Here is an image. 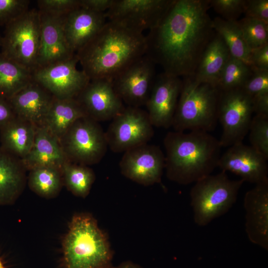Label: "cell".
I'll list each match as a JSON object with an SVG mask.
<instances>
[{"instance_id": "obj_1", "label": "cell", "mask_w": 268, "mask_h": 268, "mask_svg": "<svg viewBox=\"0 0 268 268\" xmlns=\"http://www.w3.org/2000/svg\"><path fill=\"white\" fill-rule=\"evenodd\" d=\"M210 8L209 0H174L145 36V55L168 74L193 76L215 34L208 13Z\"/></svg>"}, {"instance_id": "obj_2", "label": "cell", "mask_w": 268, "mask_h": 268, "mask_svg": "<svg viewBox=\"0 0 268 268\" xmlns=\"http://www.w3.org/2000/svg\"><path fill=\"white\" fill-rule=\"evenodd\" d=\"M145 36L108 21L99 32L75 54L90 80H112L145 54Z\"/></svg>"}, {"instance_id": "obj_3", "label": "cell", "mask_w": 268, "mask_h": 268, "mask_svg": "<svg viewBox=\"0 0 268 268\" xmlns=\"http://www.w3.org/2000/svg\"><path fill=\"white\" fill-rule=\"evenodd\" d=\"M163 143L166 174L173 182L183 185L195 183L218 166L222 147L208 132H169Z\"/></svg>"}, {"instance_id": "obj_4", "label": "cell", "mask_w": 268, "mask_h": 268, "mask_svg": "<svg viewBox=\"0 0 268 268\" xmlns=\"http://www.w3.org/2000/svg\"><path fill=\"white\" fill-rule=\"evenodd\" d=\"M64 268H110L113 252L106 232L86 212L74 214L63 241Z\"/></svg>"}, {"instance_id": "obj_5", "label": "cell", "mask_w": 268, "mask_h": 268, "mask_svg": "<svg viewBox=\"0 0 268 268\" xmlns=\"http://www.w3.org/2000/svg\"><path fill=\"white\" fill-rule=\"evenodd\" d=\"M219 91L215 86L184 77L172 127L175 131L209 132L218 122Z\"/></svg>"}, {"instance_id": "obj_6", "label": "cell", "mask_w": 268, "mask_h": 268, "mask_svg": "<svg viewBox=\"0 0 268 268\" xmlns=\"http://www.w3.org/2000/svg\"><path fill=\"white\" fill-rule=\"evenodd\" d=\"M244 182L241 179L230 180L223 171L195 182L190 194L195 223L204 226L227 212Z\"/></svg>"}, {"instance_id": "obj_7", "label": "cell", "mask_w": 268, "mask_h": 268, "mask_svg": "<svg viewBox=\"0 0 268 268\" xmlns=\"http://www.w3.org/2000/svg\"><path fill=\"white\" fill-rule=\"evenodd\" d=\"M5 27L1 53L33 72L37 67L40 45L39 10L29 9Z\"/></svg>"}, {"instance_id": "obj_8", "label": "cell", "mask_w": 268, "mask_h": 268, "mask_svg": "<svg viewBox=\"0 0 268 268\" xmlns=\"http://www.w3.org/2000/svg\"><path fill=\"white\" fill-rule=\"evenodd\" d=\"M60 141L67 161L88 166L99 162L108 147L99 122L88 117L76 120Z\"/></svg>"}, {"instance_id": "obj_9", "label": "cell", "mask_w": 268, "mask_h": 268, "mask_svg": "<svg viewBox=\"0 0 268 268\" xmlns=\"http://www.w3.org/2000/svg\"><path fill=\"white\" fill-rule=\"evenodd\" d=\"M253 113L252 97L242 88L219 92L217 116L222 129L219 140L221 147L243 141Z\"/></svg>"}, {"instance_id": "obj_10", "label": "cell", "mask_w": 268, "mask_h": 268, "mask_svg": "<svg viewBox=\"0 0 268 268\" xmlns=\"http://www.w3.org/2000/svg\"><path fill=\"white\" fill-rule=\"evenodd\" d=\"M153 134L147 112L132 106L125 107L114 117L105 132L108 146L116 153L147 143Z\"/></svg>"}, {"instance_id": "obj_11", "label": "cell", "mask_w": 268, "mask_h": 268, "mask_svg": "<svg viewBox=\"0 0 268 268\" xmlns=\"http://www.w3.org/2000/svg\"><path fill=\"white\" fill-rule=\"evenodd\" d=\"M76 54L72 58L36 68L33 79L59 99L75 98L90 81L82 70L77 68Z\"/></svg>"}, {"instance_id": "obj_12", "label": "cell", "mask_w": 268, "mask_h": 268, "mask_svg": "<svg viewBox=\"0 0 268 268\" xmlns=\"http://www.w3.org/2000/svg\"><path fill=\"white\" fill-rule=\"evenodd\" d=\"M174 0H114L105 13L108 21L143 33L161 19Z\"/></svg>"}, {"instance_id": "obj_13", "label": "cell", "mask_w": 268, "mask_h": 268, "mask_svg": "<svg viewBox=\"0 0 268 268\" xmlns=\"http://www.w3.org/2000/svg\"><path fill=\"white\" fill-rule=\"evenodd\" d=\"M165 155L158 146L143 144L124 152L119 166L123 175L145 186L161 183Z\"/></svg>"}, {"instance_id": "obj_14", "label": "cell", "mask_w": 268, "mask_h": 268, "mask_svg": "<svg viewBox=\"0 0 268 268\" xmlns=\"http://www.w3.org/2000/svg\"><path fill=\"white\" fill-rule=\"evenodd\" d=\"M155 65L144 55L112 80L115 92L128 106L145 105L156 76Z\"/></svg>"}, {"instance_id": "obj_15", "label": "cell", "mask_w": 268, "mask_h": 268, "mask_svg": "<svg viewBox=\"0 0 268 268\" xmlns=\"http://www.w3.org/2000/svg\"><path fill=\"white\" fill-rule=\"evenodd\" d=\"M182 87V80L179 77L164 72L155 76L145 104L153 127H172Z\"/></svg>"}, {"instance_id": "obj_16", "label": "cell", "mask_w": 268, "mask_h": 268, "mask_svg": "<svg viewBox=\"0 0 268 268\" xmlns=\"http://www.w3.org/2000/svg\"><path fill=\"white\" fill-rule=\"evenodd\" d=\"M268 159L251 145L241 142L229 146L220 156L217 167L256 185L268 181Z\"/></svg>"}, {"instance_id": "obj_17", "label": "cell", "mask_w": 268, "mask_h": 268, "mask_svg": "<svg viewBox=\"0 0 268 268\" xmlns=\"http://www.w3.org/2000/svg\"><path fill=\"white\" fill-rule=\"evenodd\" d=\"M75 98L87 117L98 122L112 120L125 107L112 81L105 79L90 80Z\"/></svg>"}, {"instance_id": "obj_18", "label": "cell", "mask_w": 268, "mask_h": 268, "mask_svg": "<svg viewBox=\"0 0 268 268\" xmlns=\"http://www.w3.org/2000/svg\"><path fill=\"white\" fill-rule=\"evenodd\" d=\"M245 231L251 242L268 249V181L256 184L244 199Z\"/></svg>"}, {"instance_id": "obj_19", "label": "cell", "mask_w": 268, "mask_h": 268, "mask_svg": "<svg viewBox=\"0 0 268 268\" xmlns=\"http://www.w3.org/2000/svg\"><path fill=\"white\" fill-rule=\"evenodd\" d=\"M40 14V37L36 68L69 59L75 55L66 40L63 17Z\"/></svg>"}, {"instance_id": "obj_20", "label": "cell", "mask_w": 268, "mask_h": 268, "mask_svg": "<svg viewBox=\"0 0 268 268\" xmlns=\"http://www.w3.org/2000/svg\"><path fill=\"white\" fill-rule=\"evenodd\" d=\"M105 13L96 12L82 7L62 17L67 43L76 54L89 42L106 23Z\"/></svg>"}, {"instance_id": "obj_21", "label": "cell", "mask_w": 268, "mask_h": 268, "mask_svg": "<svg viewBox=\"0 0 268 268\" xmlns=\"http://www.w3.org/2000/svg\"><path fill=\"white\" fill-rule=\"evenodd\" d=\"M54 96L33 80L8 100L16 117L42 126Z\"/></svg>"}, {"instance_id": "obj_22", "label": "cell", "mask_w": 268, "mask_h": 268, "mask_svg": "<svg viewBox=\"0 0 268 268\" xmlns=\"http://www.w3.org/2000/svg\"><path fill=\"white\" fill-rule=\"evenodd\" d=\"M21 160L28 171L44 166L62 168L67 161L60 140L43 126L37 127L33 146Z\"/></svg>"}, {"instance_id": "obj_23", "label": "cell", "mask_w": 268, "mask_h": 268, "mask_svg": "<svg viewBox=\"0 0 268 268\" xmlns=\"http://www.w3.org/2000/svg\"><path fill=\"white\" fill-rule=\"evenodd\" d=\"M26 171L21 159L0 146V206L13 203L21 195Z\"/></svg>"}, {"instance_id": "obj_24", "label": "cell", "mask_w": 268, "mask_h": 268, "mask_svg": "<svg viewBox=\"0 0 268 268\" xmlns=\"http://www.w3.org/2000/svg\"><path fill=\"white\" fill-rule=\"evenodd\" d=\"M230 56L225 43L215 32L203 51L193 77L198 82L216 87Z\"/></svg>"}, {"instance_id": "obj_25", "label": "cell", "mask_w": 268, "mask_h": 268, "mask_svg": "<svg viewBox=\"0 0 268 268\" xmlns=\"http://www.w3.org/2000/svg\"><path fill=\"white\" fill-rule=\"evenodd\" d=\"M37 127L16 116L0 130V146L20 159L30 152Z\"/></svg>"}, {"instance_id": "obj_26", "label": "cell", "mask_w": 268, "mask_h": 268, "mask_svg": "<svg viewBox=\"0 0 268 268\" xmlns=\"http://www.w3.org/2000/svg\"><path fill=\"white\" fill-rule=\"evenodd\" d=\"M84 117L87 116L76 98L54 97L42 126L60 140L76 120Z\"/></svg>"}, {"instance_id": "obj_27", "label": "cell", "mask_w": 268, "mask_h": 268, "mask_svg": "<svg viewBox=\"0 0 268 268\" xmlns=\"http://www.w3.org/2000/svg\"><path fill=\"white\" fill-rule=\"evenodd\" d=\"M212 26L225 43L231 56L251 66V50L244 39L238 20L228 21L216 17L212 19Z\"/></svg>"}, {"instance_id": "obj_28", "label": "cell", "mask_w": 268, "mask_h": 268, "mask_svg": "<svg viewBox=\"0 0 268 268\" xmlns=\"http://www.w3.org/2000/svg\"><path fill=\"white\" fill-rule=\"evenodd\" d=\"M33 80V72L0 52V97L8 100Z\"/></svg>"}, {"instance_id": "obj_29", "label": "cell", "mask_w": 268, "mask_h": 268, "mask_svg": "<svg viewBox=\"0 0 268 268\" xmlns=\"http://www.w3.org/2000/svg\"><path fill=\"white\" fill-rule=\"evenodd\" d=\"M29 171L28 186L41 197L46 199L55 198L64 186L61 168L44 166L35 168Z\"/></svg>"}, {"instance_id": "obj_30", "label": "cell", "mask_w": 268, "mask_h": 268, "mask_svg": "<svg viewBox=\"0 0 268 268\" xmlns=\"http://www.w3.org/2000/svg\"><path fill=\"white\" fill-rule=\"evenodd\" d=\"M64 185L73 195L86 198L95 180L93 170L88 166L68 161L62 167Z\"/></svg>"}, {"instance_id": "obj_31", "label": "cell", "mask_w": 268, "mask_h": 268, "mask_svg": "<svg viewBox=\"0 0 268 268\" xmlns=\"http://www.w3.org/2000/svg\"><path fill=\"white\" fill-rule=\"evenodd\" d=\"M252 72V68L250 66L230 56L216 87L219 92L242 88Z\"/></svg>"}, {"instance_id": "obj_32", "label": "cell", "mask_w": 268, "mask_h": 268, "mask_svg": "<svg viewBox=\"0 0 268 268\" xmlns=\"http://www.w3.org/2000/svg\"><path fill=\"white\" fill-rule=\"evenodd\" d=\"M238 22L251 50L268 44V23L247 16Z\"/></svg>"}, {"instance_id": "obj_33", "label": "cell", "mask_w": 268, "mask_h": 268, "mask_svg": "<svg viewBox=\"0 0 268 268\" xmlns=\"http://www.w3.org/2000/svg\"><path fill=\"white\" fill-rule=\"evenodd\" d=\"M249 132L251 146L268 159V116L255 115Z\"/></svg>"}, {"instance_id": "obj_34", "label": "cell", "mask_w": 268, "mask_h": 268, "mask_svg": "<svg viewBox=\"0 0 268 268\" xmlns=\"http://www.w3.org/2000/svg\"><path fill=\"white\" fill-rule=\"evenodd\" d=\"M40 12L57 17H63L80 7L79 0H38Z\"/></svg>"}, {"instance_id": "obj_35", "label": "cell", "mask_w": 268, "mask_h": 268, "mask_svg": "<svg viewBox=\"0 0 268 268\" xmlns=\"http://www.w3.org/2000/svg\"><path fill=\"white\" fill-rule=\"evenodd\" d=\"M210 7L228 21H237L244 13L245 0H209Z\"/></svg>"}, {"instance_id": "obj_36", "label": "cell", "mask_w": 268, "mask_h": 268, "mask_svg": "<svg viewBox=\"0 0 268 268\" xmlns=\"http://www.w3.org/2000/svg\"><path fill=\"white\" fill-rule=\"evenodd\" d=\"M29 0H0V26H5L26 12Z\"/></svg>"}, {"instance_id": "obj_37", "label": "cell", "mask_w": 268, "mask_h": 268, "mask_svg": "<svg viewBox=\"0 0 268 268\" xmlns=\"http://www.w3.org/2000/svg\"><path fill=\"white\" fill-rule=\"evenodd\" d=\"M242 88L252 97L268 93V70L252 68L251 74Z\"/></svg>"}, {"instance_id": "obj_38", "label": "cell", "mask_w": 268, "mask_h": 268, "mask_svg": "<svg viewBox=\"0 0 268 268\" xmlns=\"http://www.w3.org/2000/svg\"><path fill=\"white\" fill-rule=\"evenodd\" d=\"M245 16L268 23V0H245Z\"/></svg>"}, {"instance_id": "obj_39", "label": "cell", "mask_w": 268, "mask_h": 268, "mask_svg": "<svg viewBox=\"0 0 268 268\" xmlns=\"http://www.w3.org/2000/svg\"><path fill=\"white\" fill-rule=\"evenodd\" d=\"M250 62L252 68L268 70V44L251 50Z\"/></svg>"}, {"instance_id": "obj_40", "label": "cell", "mask_w": 268, "mask_h": 268, "mask_svg": "<svg viewBox=\"0 0 268 268\" xmlns=\"http://www.w3.org/2000/svg\"><path fill=\"white\" fill-rule=\"evenodd\" d=\"M114 0H79L80 7L96 12L105 13Z\"/></svg>"}, {"instance_id": "obj_41", "label": "cell", "mask_w": 268, "mask_h": 268, "mask_svg": "<svg viewBox=\"0 0 268 268\" xmlns=\"http://www.w3.org/2000/svg\"><path fill=\"white\" fill-rule=\"evenodd\" d=\"M252 105L255 115L268 116V93L252 97Z\"/></svg>"}, {"instance_id": "obj_42", "label": "cell", "mask_w": 268, "mask_h": 268, "mask_svg": "<svg viewBox=\"0 0 268 268\" xmlns=\"http://www.w3.org/2000/svg\"><path fill=\"white\" fill-rule=\"evenodd\" d=\"M15 117L8 100L0 97V130Z\"/></svg>"}, {"instance_id": "obj_43", "label": "cell", "mask_w": 268, "mask_h": 268, "mask_svg": "<svg viewBox=\"0 0 268 268\" xmlns=\"http://www.w3.org/2000/svg\"><path fill=\"white\" fill-rule=\"evenodd\" d=\"M110 268H142L138 264L132 261H125L117 266H112Z\"/></svg>"}, {"instance_id": "obj_44", "label": "cell", "mask_w": 268, "mask_h": 268, "mask_svg": "<svg viewBox=\"0 0 268 268\" xmlns=\"http://www.w3.org/2000/svg\"><path fill=\"white\" fill-rule=\"evenodd\" d=\"M0 268H4L3 263L1 262L0 259Z\"/></svg>"}, {"instance_id": "obj_45", "label": "cell", "mask_w": 268, "mask_h": 268, "mask_svg": "<svg viewBox=\"0 0 268 268\" xmlns=\"http://www.w3.org/2000/svg\"><path fill=\"white\" fill-rule=\"evenodd\" d=\"M1 42H2V37L1 36L0 34V47H1Z\"/></svg>"}]
</instances>
